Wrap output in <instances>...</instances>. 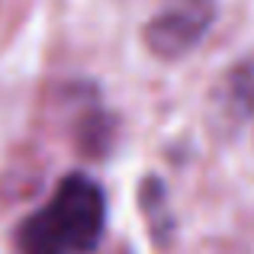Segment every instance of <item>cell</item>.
Returning <instances> with one entry per match:
<instances>
[{"label":"cell","mask_w":254,"mask_h":254,"mask_svg":"<svg viewBox=\"0 0 254 254\" xmlns=\"http://www.w3.org/2000/svg\"><path fill=\"white\" fill-rule=\"evenodd\" d=\"M106 229V196L90 177L71 174L19 229L23 254H93Z\"/></svg>","instance_id":"1"},{"label":"cell","mask_w":254,"mask_h":254,"mask_svg":"<svg viewBox=\"0 0 254 254\" xmlns=\"http://www.w3.org/2000/svg\"><path fill=\"white\" fill-rule=\"evenodd\" d=\"M212 19V0H164V6L145 26V45L158 58H180L203 42Z\"/></svg>","instance_id":"2"}]
</instances>
